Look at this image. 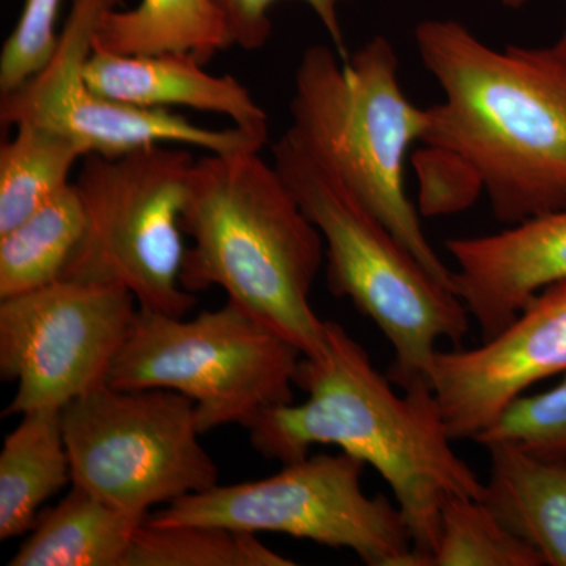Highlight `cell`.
I'll return each mask as SVG.
<instances>
[{"label":"cell","instance_id":"8","mask_svg":"<svg viewBox=\"0 0 566 566\" xmlns=\"http://www.w3.org/2000/svg\"><path fill=\"white\" fill-rule=\"evenodd\" d=\"M364 461L319 453L255 482L186 495L148 521L156 526H219L282 534L349 549L370 566H424L400 506L363 488Z\"/></svg>","mask_w":566,"mask_h":566},{"label":"cell","instance_id":"12","mask_svg":"<svg viewBox=\"0 0 566 566\" xmlns=\"http://www.w3.org/2000/svg\"><path fill=\"white\" fill-rule=\"evenodd\" d=\"M566 371V282L536 294L472 349L436 352L430 382L452 441L475 439L543 379Z\"/></svg>","mask_w":566,"mask_h":566},{"label":"cell","instance_id":"4","mask_svg":"<svg viewBox=\"0 0 566 566\" xmlns=\"http://www.w3.org/2000/svg\"><path fill=\"white\" fill-rule=\"evenodd\" d=\"M290 112L286 134L329 164L424 270L452 289V271L431 248L406 196V155L423 140L428 112L406 98L389 40L375 36L346 62L323 44L305 50Z\"/></svg>","mask_w":566,"mask_h":566},{"label":"cell","instance_id":"24","mask_svg":"<svg viewBox=\"0 0 566 566\" xmlns=\"http://www.w3.org/2000/svg\"><path fill=\"white\" fill-rule=\"evenodd\" d=\"M62 0H24L13 32L0 52V93L9 95L39 74L54 55L59 43V11Z\"/></svg>","mask_w":566,"mask_h":566},{"label":"cell","instance_id":"18","mask_svg":"<svg viewBox=\"0 0 566 566\" xmlns=\"http://www.w3.org/2000/svg\"><path fill=\"white\" fill-rule=\"evenodd\" d=\"M233 46L229 29L211 0H140L136 9L109 11L93 51L120 55L189 52L208 63Z\"/></svg>","mask_w":566,"mask_h":566},{"label":"cell","instance_id":"19","mask_svg":"<svg viewBox=\"0 0 566 566\" xmlns=\"http://www.w3.org/2000/svg\"><path fill=\"white\" fill-rule=\"evenodd\" d=\"M85 230L74 182L9 232L0 234V301L61 281Z\"/></svg>","mask_w":566,"mask_h":566},{"label":"cell","instance_id":"5","mask_svg":"<svg viewBox=\"0 0 566 566\" xmlns=\"http://www.w3.org/2000/svg\"><path fill=\"white\" fill-rule=\"evenodd\" d=\"M274 167L322 233L327 285L348 297L394 348L387 376L401 390L431 385L436 345H460L469 315L460 297L423 264L342 181L289 134L273 144Z\"/></svg>","mask_w":566,"mask_h":566},{"label":"cell","instance_id":"14","mask_svg":"<svg viewBox=\"0 0 566 566\" xmlns=\"http://www.w3.org/2000/svg\"><path fill=\"white\" fill-rule=\"evenodd\" d=\"M85 84L114 102L150 109L182 106L226 115L238 128L268 136V115L233 76H214L189 52L120 55L92 51Z\"/></svg>","mask_w":566,"mask_h":566},{"label":"cell","instance_id":"2","mask_svg":"<svg viewBox=\"0 0 566 566\" xmlns=\"http://www.w3.org/2000/svg\"><path fill=\"white\" fill-rule=\"evenodd\" d=\"M389 376L340 324L326 322L323 348L301 357L304 403L268 409L249 428L253 449L293 463L316 444L340 447L374 465L394 491L417 556L431 566L441 510L450 497L482 499L485 483L457 455L431 385L398 395Z\"/></svg>","mask_w":566,"mask_h":566},{"label":"cell","instance_id":"13","mask_svg":"<svg viewBox=\"0 0 566 566\" xmlns=\"http://www.w3.org/2000/svg\"><path fill=\"white\" fill-rule=\"evenodd\" d=\"M453 293L483 340L509 326L543 290L566 282V207L485 237L450 238Z\"/></svg>","mask_w":566,"mask_h":566},{"label":"cell","instance_id":"16","mask_svg":"<svg viewBox=\"0 0 566 566\" xmlns=\"http://www.w3.org/2000/svg\"><path fill=\"white\" fill-rule=\"evenodd\" d=\"M71 483L62 411L21 415L0 453V539L32 532L41 505Z\"/></svg>","mask_w":566,"mask_h":566},{"label":"cell","instance_id":"1","mask_svg":"<svg viewBox=\"0 0 566 566\" xmlns=\"http://www.w3.org/2000/svg\"><path fill=\"white\" fill-rule=\"evenodd\" d=\"M424 69L444 99L428 107L423 144L486 192L497 221L566 207V62L553 48L488 46L465 25H417Z\"/></svg>","mask_w":566,"mask_h":566},{"label":"cell","instance_id":"17","mask_svg":"<svg viewBox=\"0 0 566 566\" xmlns=\"http://www.w3.org/2000/svg\"><path fill=\"white\" fill-rule=\"evenodd\" d=\"M147 516L122 512L71 485L41 513L9 566H123L134 532Z\"/></svg>","mask_w":566,"mask_h":566},{"label":"cell","instance_id":"23","mask_svg":"<svg viewBox=\"0 0 566 566\" xmlns=\"http://www.w3.org/2000/svg\"><path fill=\"white\" fill-rule=\"evenodd\" d=\"M476 442H512L538 457L566 460V378L547 392L517 398Z\"/></svg>","mask_w":566,"mask_h":566},{"label":"cell","instance_id":"22","mask_svg":"<svg viewBox=\"0 0 566 566\" xmlns=\"http://www.w3.org/2000/svg\"><path fill=\"white\" fill-rule=\"evenodd\" d=\"M534 547L502 526L482 499L450 497L431 566H542Z\"/></svg>","mask_w":566,"mask_h":566},{"label":"cell","instance_id":"9","mask_svg":"<svg viewBox=\"0 0 566 566\" xmlns=\"http://www.w3.org/2000/svg\"><path fill=\"white\" fill-rule=\"evenodd\" d=\"M62 422L71 485L122 512L147 516L219 485L186 395L103 385L66 405Z\"/></svg>","mask_w":566,"mask_h":566},{"label":"cell","instance_id":"25","mask_svg":"<svg viewBox=\"0 0 566 566\" xmlns=\"http://www.w3.org/2000/svg\"><path fill=\"white\" fill-rule=\"evenodd\" d=\"M229 29L233 46L241 50H262L273 33L270 10L277 0H211ZM311 7L334 41L335 51L342 61L349 59L345 48L344 33L338 21V6L344 0H303Z\"/></svg>","mask_w":566,"mask_h":566},{"label":"cell","instance_id":"10","mask_svg":"<svg viewBox=\"0 0 566 566\" xmlns=\"http://www.w3.org/2000/svg\"><path fill=\"white\" fill-rule=\"evenodd\" d=\"M137 312L120 285L69 279L0 301V376L17 385L2 416L62 411L106 385Z\"/></svg>","mask_w":566,"mask_h":566},{"label":"cell","instance_id":"21","mask_svg":"<svg viewBox=\"0 0 566 566\" xmlns=\"http://www.w3.org/2000/svg\"><path fill=\"white\" fill-rule=\"evenodd\" d=\"M249 532L219 526H156L134 532L123 566H294Z\"/></svg>","mask_w":566,"mask_h":566},{"label":"cell","instance_id":"15","mask_svg":"<svg viewBox=\"0 0 566 566\" xmlns=\"http://www.w3.org/2000/svg\"><path fill=\"white\" fill-rule=\"evenodd\" d=\"M490 479L482 501L543 564L566 566V460H549L512 442L485 446Z\"/></svg>","mask_w":566,"mask_h":566},{"label":"cell","instance_id":"27","mask_svg":"<svg viewBox=\"0 0 566 566\" xmlns=\"http://www.w3.org/2000/svg\"><path fill=\"white\" fill-rule=\"evenodd\" d=\"M499 2H501L502 6L510 7V9H520L527 0H499Z\"/></svg>","mask_w":566,"mask_h":566},{"label":"cell","instance_id":"11","mask_svg":"<svg viewBox=\"0 0 566 566\" xmlns=\"http://www.w3.org/2000/svg\"><path fill=\"white\" fill-rule=\"evenodd\" d=\"M120 0H71L54 55L39 74L2 96V125L44 126L81 142L88 153L120 158L126 153L182 144L208 153L262 151L268 136L193 125L169 109H150L114 102L91 91L84 69L103 18Z\"/></svg>","mask_w":566,"mask_h":566},{"label":"cell","instance_id":"6","mask_svg":"<svg viewBox=\"0 0 566 566\" xmlns=\"http://www.w3.org/2000/svg\"><path fill=\"white\" fill-rule=\"evenodd\" d=\"M301 357L229 301L191 319L139 308L106 385L186 395L202 434L227 424L249 430L268 409L293 403Z\"/></svg>","mask_w":566,"mask_h":566},{"label":"cell","instance_id":"7","mask_svg":"<svg viewBox=\"0 0 566 566\" xmlns=\"http://www.w3.org/2000/svg\"><path fill=\"white\" fill-rule=\"evenodd\" d=\"M191 153L161 145L120 158L88 153L76 186L85 230L62 279L120 285L139 308L186 316L197 304L181 283V227Z\"/></svg>","mask_w":566,"mask_h":566},{"label":"cell","instance_id":"20","mask_svg":"<svg viewBox=\"0 0 566 566\" xmlns=\"http://www.w3.org/2000/svg\"><path fill=\"white\" fill-rule=\"evenodd\" d=\"M87 148L66 134L22 123L0 147V234L71 185L70 174Z\"/></svg>","mask_w":566,"mask_h":566},{"label":"cell","instance_id":"26","mask_svg":"<svg viewBox=\"0 0 566 566\" xmlns=\"http://www.w3.org/2000/svg\"><path fill=\"white\" fill-rule=\"evenodd\" d=\"M566 2V0H565ZM553 48L554 51H556V54L560 55L562 59L566 62V22L564 32H562L560 39L557 40V43L554 44Z\"/></svg>","mask_w":566,"mask_h":566},{"label":"cell","instance_id":"3","mask_svg":"<svg viewBox=\"0 0 566 566\" xmlns=\"http://www.w3.org/2000/svg\"><path fill=\"white\" fill-rule=\"evenodd\" d=\"M181 227L192 240L181 271L186 292L219 286L303 356L323 348L326 322L311 303L323 237L260 151L197 159Z\"/></svg>","mask_w":566,"mask_h":566}]
</instances>
